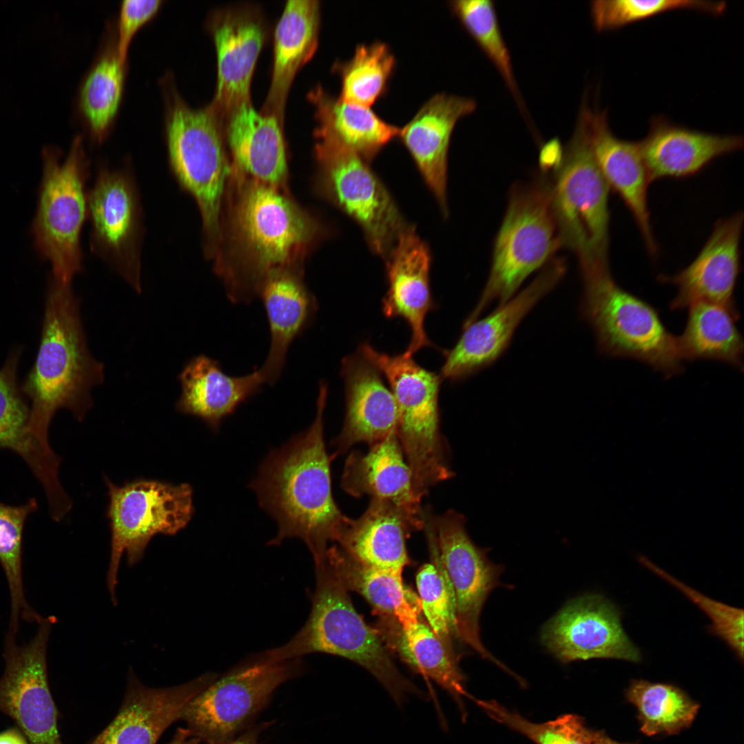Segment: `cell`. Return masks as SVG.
I'll return each instance as SVG.
<instances>
[{"mask_svg":"<svg viewBox=\"0 0 744 744\" xmlns=\"http://www.w3.org/2000/svg\"><path fill=\"white\" fill-rule=\"evenodd\" d=\"M311 425L278 448L271 449L249 484L260 506L278 524V546L296 537L305 543L315 565L325 559L349 517L340 510L331 490V459L324 440L323 413L328 386L320 381Z\"/></svg>","mask_w":744,"mask_h":744,"instance_id":"cell-1","label":"cell"},{"mask_svg":"<svg viewBox=\"0 0 744 744\" xmlns=\"http://www.w3.org/2000/svg\"><path fill=\"white\" fill-rule=\"evenodd\" d=\"M103 380V364L89 351L71 284L51 277L39 350L21 387L30 402L31 435L52 449L48 430L54 414L66 409L83 421L93 404L92 389Z\"/></svg>","mask_w":744,"mask_h":744,"instance_id":"cell-2","label":"cell"},{"mask_svg":"<svg viewBox=\"0 0 744 744\" xmlns=\"http://www.w3.org/2000/svg\"><path fill=\"white\" fill-rule=\"evenodd\" d=\"M316 566V584L303 627L282 646L265 652L276 660L324 652L346 658L369 672L401 706L424 693L397 669L376 629L355 610L348 590L325 561Z\"/></svg>","mask_w":744,"mask_h":744,"instance_id":"cell-3","label":"cell"},{"mask_svg":"<svg viewBox=\"0 0 744 744\" xmlns=\"http://www.w3.org/2000/svg\"><path fill=\"white\" fill-rule=\"evenodd\" d=\"M234 227L240 250L247 258L227 285L235 304L258 295L265 280L287 269L313 239L315 223L276 187L258 181L243 189L234 211Z\"/></svg>","mask_w":744,"mask_h":744,"instance_id":"cell-4","label":"cell"},{"mask_svg":"<svg viewBox=\"0 0 744 744\" xmlns=\"http://www.w3.org/2000/svg\"><path fill=\"white\" fill-rule=\"evenodd\" d=\"M581 276V316L592 327L601 354L641 361L666 378L683 371L677 338L655 308L619 286L609 267Z\"/></svg>","mask_w":744,"mask_h":744,"instance_id":"cell-5","label":"cell"},{"mask_svg":"<svg viewBox=\"0 0 744 744\" xmlns=\"http://www.w3.org/2000/svg\"><path fill=\"white\" fill-rule=\"evenodd\" d=\"M358 351L389 383L398 412L396 435L411 472L414 495L421 501L432 486L454 475L440 429L438 396L442 379L404 353L390 355L367 342Z\"/></svg>","mask_w":744,"mask_h":744,"instance_id":"cell-6","label":"cell"},{"mask_svg":"<svg viewBox=\"0 0 744 744\" xmlns=\"http://www.w3.org/2000/svg\"><path fill=\"white\" fill-rule=\"evenodd\" d=\"M552 192V180L546 174L511 187L487 282L464 326L477 320L494 301L502 304L514 297L526 278L561 247Z\"/></svg>","mask_w":744,"mask_h":744,"instance_id":"cell-7","label":"cell"},{"mask_svg":"<svg viewBox=\"0 0 744 744\" xmlns=\"http://www.w3.org/2000/svg\"><path fill=\"white\" fill-rule=\"evenodd\" d=\"M554 171L552 205L561 247L577 256L580 272L608 266L610 189L580 114Z\"/></svg>","mask_w":744,"mask_h":744,"instance_id":"cell-8","label":"cell"},{"mask_svg":"<svg viewBox=\"0 0 744 744\" xmlns=\"http://www.w3.org/2000/svg\"><path fill=\"white\" fill-rule=\"evenodd\" d=\"M43 176L32 225L38 253L50 262L52 278L71 284L83 270L80 236L87 218L86 182L90 163L82 138L77 136L66 158L48 146L42 152Z\"/></svg>","mask_w":744,"mask_h":744,"instance_id":"cell-9","label":"cell"},{"mask_svg":"<svg viewBox=\"0 0 744 744\" xmlns=\"http://www.w3.org/2000/svg\"><path fill=\"white\" fill-rule=\"evenodd\" d=\"M166 89V143L171 172L200 211L205 251L220 234L222 197L229 171L219 116L209 105L193 109L174 89Z\"/></svg>","mask_w":744,"mask_h":744,"instance_id":"cell-10","label":"cell"},{"mask_svg":"<svg viewBox=\"0 0 744 744\" xmlns=\"http://www.w3.org/2000/svg\"><path fill=\"white\" fill-rule=\"evenodd\" d=\"M109 502L106 517L111 535L107 586L116 605L118 572L125 552L129 565L138 562L156 535H175L194 513L193 488L187 483L138 478L122 485L104 476Z\"/></svg>","mask_w":744,"mask_h":744,"instance_id":"cell-11","label":"cell"},{"mask_svg":"<svg viewBox=\"0 0 744 744\" xmlns=\"http://www.w3.org/2000/svg\"><path fill=\"white\" fill-rule=\"evenodd\" d=\"M301 658L276 660L265 652L214 681L185 707L180 719L209 744L227 741L282 683L302 670Z\"/></svg>","mask_w":744,"mask_h":744,"instance_id":"cell-12","label":"cell"},{"mask_svg":"<svg viewBox=\"0 0 744 744\" xmlns=\"http://www.w3.org/2000/svg\"><path fill=\"white\" fill-rule=\"evenodd\" d=\"M87 203L91 251L140 293L143 215L131 167L99 165Z\"/></svg>","mask_w":744,"mask_h":744,"instance_id":"cell-13","label":"cell"},{"mask_svg":"<svg viewBox=\"0 0 744 744\" xmlns=\"http://www.w3.org/2000/svg\"><path fill=\"white\" fill-rule=\"evenodd\" d=\"M317 150L328 195L361 227L372 249L386 258L408 228L389 193L354 151L324 140Z\"/></svg>","mask_w":744,"mask_h":744,"instance_id":"cell-14","label":"cell"},{"mask_svg":"<svg viewBox=\"0 0 744 744\" xmlns=\"http://www.w3.org/2000/svg\"><path fill=\"white\" fill-rule=\"evenodd\" d=\"M54 617L43 619L34 637L19 645L8 632L0 678V711L14 721L29 744H63L58 710L50 692L47 671V645Z\"/></svg>","mask_w":744,"mask_h":744,"instance_id":"cell-15","label":"cell"},{"mask_svg":"<svg viewBox=\"0 0 744 744\" xmlns=\"http://www.w3.org/2000/svg\"><path fill=\"white\" fill-rule=\"evenodd\" d=\"M430 520L440 559L454 593L457 637L484 659L502 666L484 648L479 636L482 609L497 586L502 568L488 559L485 548L473 543L462 514L450 510Z\"/></svg>","mask_w":744,"mask_h":744,"instance_id":"cell-16","label":"cell"},{"mask_svg":"<svg viewBox=\"0 0 744 744\" xmlns=\"http://www.w3.org/2000/svg\"><path fill=\"white\" fill-rule=\"evenodd\" d=\"M566 271L564 258H552L518 295L499 304L486 318L464 326L455 345L444 353L440 375L442 379L459 382L497 360L508 347L523 319L558 285Z\"/></svg>","mask_w":744,"mask_h":744,"instance_id":"cell-17","label":"cell"},{"mask_svg":"<svg viewBox=\"0 0 744 744\" xmlns=\"http://www.w3.org/2000/svg\"><path fill=\"white\" fill-rule=\"evenodd\" d=\"M621 611L601 595L575 599L545 625L541 640L562 662L590 659L641 661L621 621Z\"/></svg>","mask_w":744,"mask_h":744,"instance_id":"cell-18","label":"cell"},{"mask_svg":"<svg viewBox=\"0 0 744 744\" xmlns=\"http://www.w3.org/2000/svg\"><path fill=\"white\" fill-rule=\"evenodd\" d=\"M215 679L207 673L183 684L157 688L143 685L129 672L117 714L89 744H156L167 727L180 719L189 701Z\"/></svg>","mask_w":744,"mask_h":744,"instance_id":"cell-19","label":"cell"},{"mask_svg":"<svg viewBox=\"0 0 744 744\" xmlns=\"http://www.w3.org/2000/svg\"><path fill=\"white\" fill-rule=\"evenodd\" d=\"M743 215L738 212L718 220L696 258L673 276H660L659 281L675 285L677 293L671 310L688 308L699 302L736 307L734 293L740 272V240Z\"/></svg>","mask_w":744,"mask_h":744,"instance_id":"cell-20","label":"cell"},{"mask_svg":"<svg viewBox=\"0 0 744 744\" xmlns=\"http://www.w3.org/2000/svg\"><path fill=\"white\" fill-rule=\"evenodd\" d=\"M346 414L333 441L334 456L358 442L376 444L396 433L398 412L393 395L379 369L358 351L342 360Z\"/></svg>","mask_w":744,"mask_h":744,"instance_id":"cell-21","label":"cell"},{"mask_svg":"<svg viewBox=\"0 0 744 744\" xmlns=\"http://www.w3.org/2000/svg\"><path fill=\"white\" fill-rule=\"evenodd\" d=\"M596 163L609 189L632 214L651 255L657 254L648 207L650 183L638 143L622 140L611 131L606 111L583 104L580 110Z\"/></svg>","mask_w":744,"mask_h":744,"instance_id":"cell-22","label":"cell"},{"mask_svg":"<svg viewBox=\"0 0 744 744\" xmlns=\"http://www.w3.org/2000/svg\"><path fill=\"white\" fill-rule=\"evenodd\" d=\"M388 290L382 311L389 318H402L410 327L411 338L404 352L408 356L431 347L424 327L427 313L435 308L431 295L430 254L426 244L407 228L387 256Z\"/></svg>","mask_w":744,"mask_h":744,"instance_id":"cell-23","label":"cell"},{"mask_svg":"<svg viewBox=\"0 0 744 744\" xmlns=\"http://www.w3.org/2000/svg\"><path fill=\"white\" fill-rule=\"evenodd\" d=\"M211 30L217 54L218 79L210 106L218 116L250 102V84L265 31L259 17L242 10L222 11Z\"/></svg>","mask_w":744,"mask_h":744,"instance_id":"cell-24","label":"cell"},{"mask_svg":"<svg viewBox=\"0 0 744 744\" xmlns=\"http://www.w3.org/2000/svg\"><path fill=\"white\" fill-rule=\"evenodd\" d=\"M476 107L472 98L437 94L400 128L398 137L444 211H446L447 157L453 131L456 123Z\"/></svg>","mask_w":744,"mask_h":744,"instance_id":"cell-25","label":"cell"},{"mask_svg":"<svg viewBox=\"0 0 744 744\" xmlns=\"http://www.w3.org/2000/svg\"><path fill=\"white\" fill-rule=\"evenodd\" d=\"M423 528V515L415 516L389 502L371 499L362 516L348 518L335 545L360 563L402 573L410 563L406 538Z\"/></svg>","mask_w":744,"mask_h":744,"instance_id":"cell-26","label":"cell"},{"mask_svg":"<svg viewBox=\"0 0 744 744\" xmlns=\"http://www.w3.org/2000/svg\"><path fill=\"white\" fill-rule=\"evenodd\" d=\"M638 143L650 183L694 175L715 158L741 149L743 139L690 130L659 117Z\"/></svg>","mask_w":744,"mask_h":744,"instance_id":"cell-27","label":"cell"},{"mask_svg":"<svg viewBox=\"0 0 744 744\" xmlns=\"http://www.w3.org/2000/svg\"><path fill=\"white\" fill-rule=\"evenodd\" d=\"M266 312L270 345L266 359L258 369L264 382L273 385L284 369L294 340L312 323L318 303L300 273L293 269L267 277L258 292Z\"/></svg>","mask_w":744,"mask_h":744,"instance_id":"cell-28","label":"cell"},{"mask_svg":"<svg viewBox=\"0 0 744 744\" xmlns=\"http://www.w3.org/2000/svg\"><path fill=\"white\" fill-rule=\"evenodd\" d=\"M178 378L181 394L176 410L200 418L214 431L265 383L258 369L245 375L231 376L224 372L218 361L205 355L191 359Z\"/></svg>","mask_w":744,"mask_h":744,"instance_id":"cell-29","label":"cell"},{"mask_svg":"<svg viewBox=\"0 0 744 744\" xmlns=\"http://www.w3.org/2000/svg\"><path fill=\"white\" fill-rule=\"evenodd\" d=\"M19 356L13 351L0 370V449L19 455L43 486L48 502L57 504L66 496L58 477L61 458L30 433V406L17 380Z\"/></svg>","mask_w":744,"mask_h":744,"instance_id":"cell-30","label":"cell"},{"mask_svg":"<svg viewBox=\"0 0 744 744\" xmlns=\"http://www.w3.org/2000/svg\"><path fill=\"white\" fill-rule=\"evenodd\" d=\"M341 486L353 497L369 495L389 502L413 515H423L396 433L370 446L366 453L352 452L345 461Z\"/></svg>","mask_w":744,"mask_h":744,"instance_id":"cell-31","label":"cell"},{"mask_svg":"<svg viewBox=\"0 0 744 744\" xmlns=\"http://www.w3.org/2000/svg\"><path fill=\"white\" fill-rule=\"evenodd\" d=\"M227 137L236 165L256 181L276 187L285 182L287 165L281 123L257 112L251 102L227 116Z\"/></svg>","mask_w":744,"mask_h":744,"instance_id":"cell-32","label":"cell"},{"mask_svg":"<svg viewBox=\"0 0 744 744\" xmlns=\"http://www.w3.org/2000/svg\"><path fill=\"white\" fill-rule=\"evenodd\" d=\"M320 18L318 1L290 0L277 23L271 83L261 112L280 123L293 79L316 50Z\"/></svg>","mask_w":744,"mask_h":744,"instance_id":"cell-33","label":"cell"},{"mask_svg":"<svg viewBox=\"0 0 744 744\" xmlns=\"http://www.w3.org/2000/svg\"><path fill=\"white\" fill-rule=\"evenodd\" d=\"M380 617L375 629L387 649L395 652L413 671L432 679L455 699L468 696L454 650L448 648L430 626L419 619L403 627L395 619Z\"/></svg>","mask_w":744,"mask_h":744,"instance_id":"cell-34","label":"cell"},{"mask_svg":"<svg viewBox=\"0 0 744 744\" xmlns=\"http://www.w3.org/2000/svg\"><path fill=\"white\" fill-rule=\"evenodd\" d=\"M324 561L346 589L362 595L380 616L395 619L403 627L420 619V600L404 586L402 572L360 563L335 545L328 548Z\"/></svg>","mask_w":744,"mask_h":744,"instance_id":"cell-35","label":"cell"},{"mask_svg":"<svg viewBox=\"0 0 744 744\" xmlns=\"http://www.w3.org/2000/svg\"><path fill=\"white\" fill-rule=\"evenodd\" d=\"M317 106L320 140L342 145L369 161L394 138L400 128L382 119L371 107L335 99L322 89L312 94Z\"/></svg>","mask_w":744,"mask_h":744,"instance_id":"cell-36","label":"cell"},{"mask_svg":"<svg viewBox=\"0 0 744 744\" xmlns=\"http://www.w3.org/2000/svg\"><path fill=\"white\" fill-rule=\"evenodd\" d=\"M736 307L699 302L688 307L683 333L676 337L683 360H714L743 369V340Z\"/></svg>","mask_w":744,"mask_h":744,"instance_id":"cell-37","label":"cell"},{"mask_svg":"<svg viewBox=\"0 0 744 744\" xmlns=\"http://www.w3.org/2000/svg\"><path fill=\"white\" fill-rule=\"evenodd\" d=\"M395 66V56L387 44L358 45L353 57L337 67L341 78L340 99L371 107L386 93Z\"/></svg>","mask_w":744,"mask_h":744,"instance_id":"cell-38","label":"cell"},{"mask_svg":"<svg viewBox=\"0 0 744 744\" xmlns=\"http://www.w3.org/2000/svg\"><path fill=\"white\" fill-rule=\"evenodd\" d=\"M628 697L637 707L641 730L650 736L674 733L688 726L699 708L678 688L644 680L632 681Z\"/></svg>","mask_w":744,"mask_h":744,"instance_id":"cell-39","label":"cell"},{"mask_svg":"<svg viewBox=\"0 0 744 744\" xmlns=\"http://www.w3.org/2000/svg\"><path fill=\"white\" fill-rule=\"evenodd\" d=\"M38 508L34 498L20 506L0 502V563L9 586L11 603L9 632L15 635L19 618L39 622L41 617L33 612L24 597L22 579V541L23 527L28 516Z\"/></svg>","mask_w":744,"mask_h":744,"instance_id":"cell-40","label":"cell"},{"mask_svg":"<svg viewBox=\"0 0 744 744\" xmlns=\"http://www.w3.org/2000/svg\"><path fill=\"white\" fill-rule=\"evenodd\" d=\"M124 64L116 50L107 52L94 65L80 92V105L92 139L102 142L117 112L122 95Z\"/></svg>","mask_w":744,"mask_h":744,"instance_id":"cell-41","label":"cell"},{"mask_svg":"<svg viewBox=\"0 0 744 744\" xmlns=\"http://www.w3.org/2000/svg\"><path fill=\"white\" fill-rule=\"evenodd\" d=\"M431 562L423 564L416 574V586L422 610L429 626L450 649L452 637H457L455 601L451 582L441 563L433 529L426 519Z\"/></svg>","mask_w":744,"mask_h":744,"instance_id":"cell-42","label":"cell"},{"mask_svg":"<svg viewBox=\"0 0 744 744\" xmlns=\"http://www.w3.org/2000/svg\"><path fill=\"white\" fill-rule=\"evenodd\" d=\"M450 7L463 27L497 68L515 100L521 99L514 75L510 54L504 39L494 2L455 0Z\"/></svg>","mask_w":744,"mask_h":744,"instance_id":"cell-43","label":"cell"},{"mask_svg":"<svg viewBox=\"0 0 744 744\" xmlns=\"http://www.w3.org/2000/svg\"><path fill=\"white\" fill-rule=\"evenodd\" d=\"M590 8L595 28L603 32L676 9L721 14L725 10L726 3L696 0H597L590 2Z\"/></svg>","mask_w":744,"mask_h":744,"instance_id":"cell-44","label":"cell"},{"mask_svg":"<svg viewBox=\"0 0 744 744\" xmlns=\"http://www.w3.org/2000/svg\"><path fill=\"white\" fill-rule=\"evenodd\" d=\"M492 718L521 732L537 744H596L603 736L586 727L573 714L563 715L542 723H533L507 710L495 701H479Z\"/></svg>","mask_w":744,"mask_h":744,"instance_id":"cell-45","label":"cell"},{"mask_svg":"<svg viewBox=\"0 0 744 744\" xmlns=\"http://www.w3.org/2000/svg\"><path fill=\"white\" fill-rule=\"evenodd\" d=\"M639 561L647 568L679 589L711 620L710 632L724 641L742 662L743 660V610L712 599L666 572L646 557Z\"/></svg>","mask_w":744,"mask_h":744,"instance_id":"cell-46","label":"cell"},{"mask_svg":"<svg viewBox=\"0 0 744 744\" xmlns=\"http://www.w3.org/2000/svg\"><path fill=\"white\" fill-rule=\"evenodd\" d=\"M162 1L125 0L120 7L116 52L125 64L128 46L137 30L158 10Z\"/></svg>","mask_w":744,"mask_h":744,"instance_id":"cell-47","label":"cell"},{"mask_svg":"<svg viewBox=\"0 0 744 744\" xmlns=\"http://www.w3.org/2000/svg\"><path fill=\"white\" fill-rule=\"evenodd\" d=\"M564 153V148L558 138H552L542 147L539 163L543 171L555 169L560 163Z\"/></svg>","mask_w":744,"mask_h":744,"instance_id":"cell-48","label":"cell"},{"mask_svg":"<svg viewBox=\"0 0 744 744\" xmlns=\"http://www.w3.org/2000/svg\"><path fill=\"white\" fill-rule=\"evenodd\" d=\"M0 744H29L17 727L10 728L0 733Z\"/></svg>","mask_w":744,"mask_h":744,"instance_id":"cell-49","label":"cell"},{"mask_svg":"<svg viewBox=\"0 0 744 744\" xmlns=\"http://www.w3.org/2000/svg\"><path fill=\"white\" fill-rule=\"evenodd\" d=\"M200 741L188 729L178 728L172 739L167 744H198Z\"/></svg>","mask_w":744,"mask_h":744,"instance_id":"cell-50","label":"cell"},{"mask_svg":"<svg viewBox=\"0 0 744 744\" xmlns=\"http://www.w3.org/2000/svg\"><path fill=\"white\" fill-rule=\"evenodd\" d=\"M228 744H258L254 733H247Z\"/></svg>","mask_w":744,"mask_h":744,"instance_id":"cell-51","label":"cell"},{"mask_svg":"<svg viewBox=\"0 0 744 744\" xmlns=\"http://www.w3.org/2000/svg\"><path fill=\"white\" fill-rule=\"evenodd\" d=\"M596 744H620V743H615V742L610 740L609 738H607L603 736V738L599 742H597Z\"/></svg>","mask_w":744,"mask_h":744,"instance_id":"cell-52","label":"cell"}]
</instances>
